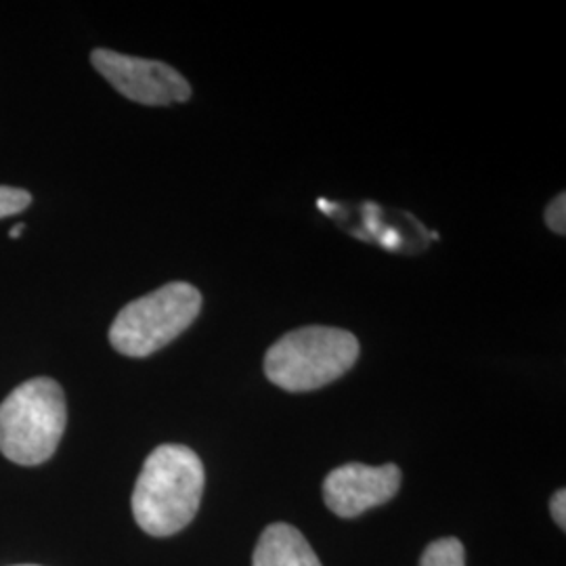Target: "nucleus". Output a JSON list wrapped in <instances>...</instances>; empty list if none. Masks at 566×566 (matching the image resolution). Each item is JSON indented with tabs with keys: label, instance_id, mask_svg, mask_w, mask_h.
<instances>
[{
	"label": "nucleus",
	"instance_id": "13",
	"mask_svg": "<svg viewBox=\"0 0 566 566\" xmlns=\"http://www.w3.org/2000/svg\"><path fill=\"white\" fill-rule=\"evenodd\" d=\"M21 566H36V565H21Z\"/></svg>",
	"mask_w": 566,
	"mask_h": 566
},
{
	"label": "nucleus",
	"instance_id": "9",
	"mask_svg": "<svg viewBox=\"0 0 566 566\" xmlns=\"http://www.w3.org/2000/svg\"><path fill=\"white\" fill-rule=\"evenodd\" d=\"M32 202V196L18 187H0V219L13 217L25 210Z\"/></svg>",
	"mask_w": 566,
	"mask_h": 566
},
{
	"label": "nucleus",
	"instance_id": "6",
	"mask_svg": "<svg viewBox=\"0 0 566 566\" xmlns=\"http://www.w3.org/2000/svg\"><path fill=\"white\" fill-rule=\"evenodd\" d=\"M401 481L403 474L399 465L344 464L325 476V506L336 516L355 518L390 502L401 489Z\"/></svg>",
	"mask_w": 566,
	"mask_h": 566
},
{
	"label": "nucleus",
	"instance_id": "10",
	"mask_svg": "<svg viewBox=\"0 0 566 566\" xmlns=\"http://www.w3.org/2000/svg\"><path fill=\"white\" fill-rule=\"evenodd\" d=\"M546 223L554 233L565 235L566 233V196H556L546 210Z\"/></svg>",
	"mask_w": 566,
	"mask_h": 566
},
{
	"label": "nucleus",
	"instance_id": "8",
	"mask_svg": "<svg viewBox=\"0 0 566 566\" xmlns=\"http://www.w3.org/2000/svg\"><path fill=\"white\" fill-rule=\"evenodd\" d=\"M420 566H465L464 546L455 537L432 542L422 554Z\"/></svg>",
	"mask_w": 566,
	"mask_h": 566
},
{
	"label": "nucleus",
	"instance_id": "7",
	"mask_svg": "<svg viewBox=\"0 0 566 566\" xmlns=\"http://www.w3.org/2000/svg\"><path fill=\"white\" fill-rule=\"evenodd\" d=\"M252 566H324L296 526L275 523L263 531Z\"/></svg>",
	"mask_w": 566,
	"mask_h": 566
},
{
	"label": "nucleus",
	"instance_id": "11",
	"mask_svg": "<svg viewBox=\"0 0 566 566\" xmlns=\"http://www.w3.org/2000/svg\"><path fill=\"white\" fill-rule=\"evenodd\" d=\"M549 510H552V518H554V523L560 526V528H565L566 526V491L565 489H560V491H556L554 493V497H552V502H549Z\"/></svg>",
	"mask_w": 566,
	"mask_h": 566
},
{
	"label": "nucleus",
	"instance_id": "3",
	"mask_svg": "<svg viewBox=\"0 0 566 566\" xmlns=\"http://www.w3.org/2000/svg\"><path fill=\"white\" fill-rule=\"evenodd\" d=\"M65 424L63 388L51 378H32L0 403V451L15 464H42L57 451Z\"/></svg>",
	"mask_w": 566,
	"mask_h": 566
},
{
	"label": "nucleus",
	"instance_id": "2",
	"mask_svg": "<svg viewBox=\"0 0 566 566\" xmlns=\"http://www.w3.org/2000/svg\"><path fill=\"white\" fill-rule=\"evenodd\" d=\"M359 353V340L350 332L308 325L285 334L266 350L264 374L287 392H311L343 378Z\"/></svg>",
	"mask_w": 566,
	"mask_h": 566
},
{
	"label": "nucleus",
	"instance_id": "1",
	"mask_svg": "<svg viewBox=\"0 0 566 566\" xmlns=\"http://www.w3.org/2000/svg\"><path fill=\"white\" fill-rule=\"evenodd\" d=\"M200 455L185 446H160L145 460L133 491V514L147 535L168 537L189 525L202 504Z\"/></svg>",
	"mask_w": 566,
	"mask_h": 566
},
{
	"label": "nucleus",
	"instance_id": "4",
	"mask_svg": "<svg viewBox=\"0 0 566 566\" xmlns=\"http://www.w3.org/2000/svg\"><path fill=\"white\" fill-rule=\"evenodd\" d=\"M202 311V294L191 283H166L126 304L109 327V343L124 355L143 359L179 338Z\"/></svg>",
	"mask_w": 566,
	"mask_h": 566
},
{
	"label": "nucleus",
	"instance_id": "12",
	"mask_svg": "<svg viewBox=\"0 0 566 566\" xmlns=\"http://www.w3.org/2000/svg\"><path fill=\"white\" fill-rule=\"evenodd\" d=\"M23 227H25V224H15V227L11 229V233H9V235H11L13 240H15V238H21V233H23Z\"/></svg>",
	"mask_w": 566,
	"mask_h": 566
},
{
	"label": "nucleus",
	"instance_id": "5",
	"mask_svg": "<svg viewBox=\"0 0 566 566\" xmlns=\"http://www.w3.org/2000/svg\"><path fill=\"white\" fill-rule=\"evenodd\" d=\"M91 61L103 78L130 102L172 105L191 97L189 82L163 61L128 57L107 49H95Z\"/></svg>",
	"mask_w": 566,
	"mask_h": 566
}]
</instances>
